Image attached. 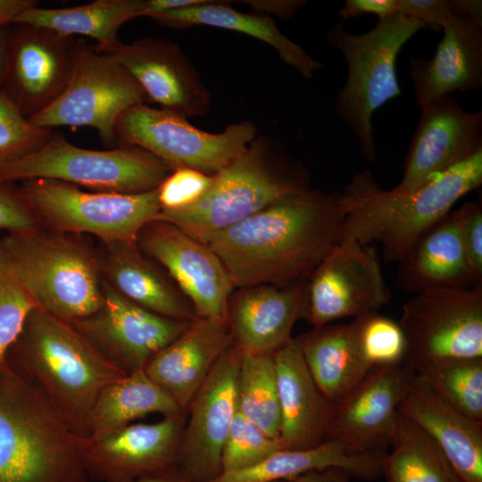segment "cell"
I'll return each mask as SVG.
<instances>
[{"label": "cell", "mask_w": 482, "mask_h": 482, "mask_svg": "<svg viewBox=\"0 0 482 482\" xmlns=\"http://www.w3.org/2000/svg\"><path fill=\"white\" fill-rule=\"evenodd\" d=\"M173 170L150 152L121 145L109 150L79 147L54 132L40 148L0 163V180H60L91 191L141 194L155 190Z\"/></svg>", "instance_id": "ba28073f"}, {"label": "cell", "mask_w": 482, "mask_h": 482, "mask_svg": "<svg viewBox=\"0 0 482 482\" xmlns=\"http://www.w3.org/2000/svg\"><path fill=\"white\" fill-rule=\"evenodd\" d=\"M397 12L421 21L426 28L440 30L452 14L448 0H395Z\"/></svg>", "instance_id": "ee69618b"}, {"label": "cell", "mask_w": 482, "mask_h": 482, "mask_svg": "<svg viewBox=\"0 0 482 482\" xmlns=\"http://www.w3.org/2000/svg\"><path fill=\"white\" fill-rule=\"evenodd\" d=\"M53 133L33 124L0 90V163L40 148Z\"/></svg>", "instance_id": "ab89813d"}, {"label": "cell", "mask_w": 482, "mask_h": 482, "mask_svg": "<svg viewBox=\"0 0 482 482\" xmlns=\"http://www.w3.org/2000/svg\"><path fill=\"white\" fill-rule=\"evenodd\" d=\"M341 193H290L199 241L220 258L234 288L306 279L343 239Z\"/></svg>", "instance_id": "6da1fadb"}, {"label": "cell", "mask_w": 482, "mask_h": 482, "mask_svg": "<svg viewBox=\"0 0 482 482\" xmlns=\"http://www.w3.org/2000/svg\"><path fill=\"white\" fill-rule=\"evenodd\" d=\"M10 368L33 383L71 432L89 436L100 393L128 373L71 323L36 307L8 352Z\"/></svg>", "instance_id": "7a4b0ae2"}, {"label": "cell", "mask_w": 482, "mask_h": 482, "mask_svg": "<svg viewBox=\"0 0 482 482\" xmlns=\"http://www.w3.org/2000/svg\"><path fill=\"white\" fill-rule=\"evenodd\" d=\"M75 435L45 395L0 371V482H86Z\"/></svg>", "instance_id": "8992f818"}, {"label": "cell", "mask_w": 482, "mask_h": 482, "mask_svg": "<svg viewBox=\"0 0 482 482\" xmlns=\"http://www.w3.org/2000/svg\"><path fill=\"white\" fill-rule=\"evenodd\" d=\"M37 5L36 0H0V28L12 24L22 12Z\"/></svg>", "instance_id": "f907efd6"}, {"label": "cell", "mask_w": 482, "mask_h": 482, "mask_svg": "<svg viewBox=\"0 0 482 482\" xmlns=\"http://www.w3.org/2000/svg\"><path fill=\"white\" fill-rule=\"evenodd\" d=\"M396 12L395 0H346L337 15L345 21L370 13L383 19Z\"/></svg>", "instance_id": "f6af8a7d"}, {"label": "cell", "mask_w": 482, "mask_h": 482, "mask_svg": "<svg viewBox=\"0 0 482 482\" xmlns=\"http://www.w3.org/2000/svg\"><path fill=\"white\" fill-rule=\"evenodd\" d=\"M182 412L145 370H137L110 384L100 393L91 412L87 437H102L151 413L167 417Z\"/></svg>", "instance_id": "d6a6232c"}, {"label": "cell", "mask_w": 482, "mask_h": 482, "mask_svg": "<svg viewBox=\"0 0 482 482\" xmlns=\"http://www.w3.org/2000/svg\"><path fill=\"white\" fill-rule=\"evenodd\" d=\"M280 406L279 438L284 449L314 447L326 439L337 403L319 388L296 338L274 353Z\"/></svg>", "instance_id": "d4e9b609"}, {"label": "cell", "mask_w": 482, "mask_h": 482, "mask_svg": "<svg viewBox=\"0 0 482 482\" xmlns=\"http://www.w3.org/2000/svg\"><path fill=\"white\" fill-rule=\"evenodd\" d=\"M405 378L403 363L371 368L337 403L326 439L363 451H387Z\"/></svg>", "instance_id": "7402d4cb"}, {"label": "cell", "mask_w": 482, "mask_h": 482, "mask_svg": "<svg viewBox=\"0 0 482 482\" xmlns=\"http://www.w3.org/2000/svg\"><path fill=\"white\" fill-rule=\"evenodd\" d=\"M232 345L227 320L195 317L151 359L145 371L185 411L217 361Z\"/></svg>", "instance_id": "cb8c5ba5"}, {"label": "cell", "mask_w": 482, "mask_h": 482, "mask_svg": "<svg viewBox=\"0 0 482 482\" xmlns=\"http://www.w3.org/2000/svg\"><path fill=\"white\" fill-rule=\"evenodd\" d=\"M144 4L145 0H96L66 8L37 5L22 12L13 23L42 27L70 37H89L97 42L96 49L104 53L119 41L121 25L139 17Z\"/></svg>", "instance_id": "1f68e13d"}, {"label": "cell", "mask_w": 482, "mask_h": 482, "mask_svg": "<svg viewBox=\"0 0 482 482\" xmlns=\"http://www.w3.org/2000/svg\"><path fill=\"white\" fill-rule=\"evenodd\" d=\"M441 29L443 37L433 57L411 58L409 62L420 109L453 92L482 87V24L451 15Z\"/></svg>", "instance_id": "484cf974"}, {"label": "cell", "mask_w": 482, "mask_h": 482, "mask_svg": "<svg viewBox=\"0 0 482 482\" xmlns=\"http://www.w3.org/2000/svg\"><path fill=\"white\" fill-rule=\"evenodd\" d=\"M351 476L339 469L312 470L295 478L278 482H350Z\"/></svg>", "instance_id": "7dc6e473"}, {"label": "cell", "mask_w": 482, "mask_h": 482, "mask_svg": "<svg viewBox=\"0 0 482 482\" xmlns=\"http://www.w3.org/2000/svg\"><path fill=\"white\" fill-rule=\"evenodd\" d=\"M104 53L113 56L133 77L148 103L186 118L209 111L211 94L177 44L145 37L129 44L119 40Z\"/></svg>", "instance_id": "ffe728a7"}, {"label": "cell", "mask_w": 482, "mask_h": 482, "mask_svg": "<svg viewBox=\"0 0 482 482\" xmlns=\"http://www.w3.org/2000/svg\"><path fill=\"white\" fill-rule=\"evenodd\" d=\"M237 410L266 435L279 438L280 406L273 353L242 352Z\"/></svg>", "instance_id": "e575fe53"}, {"label": "cell", "mask_w": 482, "mask_h": 482, "mask_svg": "<svg viewBox=\"0 0 482 482\" xmlns=\"http://www.w3.org/2000/svg\"><path fill=\"white\" fill-rule=\"evenodd\" d=\"M222 1L206 3L163 12L150 18L172 28L211 26L237 31L272 46L279 58L303 78L312 79L323 64L311 57L299 45L284 35L267 15L245 13Z\"/></svg>", "instance_id": "4dcf8cb0"}, {"label": "cell", "mask_w": 482, "mask_h": 482, "mask_svg": "<svg viewBox=\"0 0 482 482\" xmlns=\"http://www.w3.org/2000/svg\"><path fill=\"white\" fill-rule=\"evenodd\" d=\"M404 367L397 411L436 442L461 482H482V423L456 409L424 376Z\"/></svg>", "instance_id": "44dd1931"}, {"label": "cell", "mask_w": 482, "mask_h": 482, "mask_svg": "<svg viewBox=\"0 0 482 482\" xmlns=\"http://www.w3.org/2000/svg\"><path fill=\"white\" fill-rule=\"evenodd\" d=\"M7 44V29L6 27L0 28V90L3 87L5 54Z\"/></svg>", "instance_id": "f5cc1de1"}, {"label": "cell", "mask_w": 482, "mask_h": 482, "mask_svg": "<svg viewBox=\"0 0 482 482\" xmlns=\"http://www.w3.org/2000/svg\"><path fill=\"white\" fill-rule=\"evenodd\" d=\"M20 187L40 221L50 229L90 234L100 241H136L161 212L157 189L141 194L85 191L60 180L34 179Z\"/></svg>", "instance_id": "9c48e42d"}, {"label": "cell", "mask_w": 482, "mask_h": 482, "mask_svg": "<svg viewBox=\"0 0 482 482\" xmlns=\"http://www.w3.org/2000/svg\"><path fill=\"white\" fill-rule=\"evenodd\" d=\"M448 7L453 16L466 18L482 24L481 0H448Z\"/></svg>", "instance_id": "681fc988"}, {"label": "cell", "mask_w": 482, "mask_h": 482, "mask_svg": "<svg viewBox=\"0 0 482 482\" xmlns=\"http://www.w3.org/2000/svg\"><path fill=\"white\" fill-rule=\"evenodd\" d=\"M284 449L281 440L266 435L237 410L222 450V472L253 466Z\"/></svg>", "instance_id": "74e56055"}, {"label": "cell", "mask_w": 482, "mask_h": 482, "mask_svg": "<svg viewBox=\"0 0 482 482\" xmlns=\"http://www.w3.org/2000/svg\"><path fill=\"white\" fill-rule=\"evenodd\" d=\"M207 1L208 0H145V4L140 12L139 17H152L153 15L163 12L201 4Z\"/></svg>", "instance_id": "c3c4849f"}, {"label": "cell", "mask_w": 482, "mask_h": 482, "mask_svg": "<svg viewBox=\"0 0 482 482\" xmlns=\"http://www.w3.org/2000/svg\"><path fill=\"white\" fill-rule=\"evenodd\" d=\"M482 151V112L463 110L446 95L420 108L395 191L416 189L432 177Z\"/></svg>", "instance_id": "d6986e66"}, {"label": "cell", "mask_w": 482, "mask_h": 482, "mask_svg": "<svg viewBox=\"0 0 482 482\" xmlns=\"http://www.w3.org/2000/svg\"><path fill=\"white\" fill-rule=\"evenodd\" d=\"M412 370L461 412L482 423V358L446 361Z\"/></svg>", "instance_id": "d590c367"}, {"label": "cell", "mask_w": 482, "mask_h": 482, "mask_svg": "<svg viewBox=\"0 0 482 482\" xmlns=\"http://www.w3.org/2000/svg\"><path fill=\"white\" fill-rule=\"evenodd\" d=\"M253 9L263 10L280 19H288L303 8L307 2L302 0L245 1Z\"/></svg>", "instance_id": "bcb514c9"}, {"label": "cell", "mask_w": 482, "mask_h": 482, "mask_svg": "<svg viewBox=\"0 0 482 482\" xmlns=\"http://www.w3.org/2000/svg\"><path fill=\"white\" fill-rule=\"evenodd\" d=\"M148 103L133 77L109 54L75 40L68 85L47 108L29 119L54 127H91L107 144L115 142V125L129 108Z\"/></svg>", "instance_id": "30bf717a"}, {"label": "cell", "mask_w": 482, "mask_h": 482, "mask_svg": "<svg viewBox=\"0 0 482 482\" xmlns=\"http://www.w3.org/2000/svg\"><path fill=\"white\" fill-rule=\"evenodd\" d=\"M461 241L472 284L482 282V206L478 201L464 203L455 211Z\"/></svg>", "instance_id": "b9f144b4"}, {"label": "cell", "mask_w": 482, "mask_h": 482, "mask_svg": "<svg viewBox=\"0 0 482 482\" xmlns=\"http://www.w3.org/2000/svg\"><path fill=\"white\" fill-rule=\"evenodd\" d=\"M40 221L20 187L0 180V230L26 232L40 227Z\"/></svg>", "instance_id": "7bdbcfd3"}, {"label": "cell", "mask_w": 482, "mask_h": 482, "mask_svg": "<svg viewBox=\"0 0 482 482\" xmlns=\"http://www.w3.org/2000/svg\"><path fill=\"white\" fill-rule=\"evenodd\" d=\"M382 460L387 482H461L436 442L399 411Z\"/></svg>", "instance_id": "836d02e7"}, {"label": "cell", "mask_w": 482, "mask_h": 482, "mask_svg": "<svg viewBox=\"0 0 482 482\" xmlns=\"http://www.w3.org/2000/svg\"><path fill=\"white\" fill-rule=\"evenodd\" d=\"M426 26L401 13L378 19L363 34L350 33L343 21L326 32L329 46L337 49L347 65V79L334 102L335 112L357 138L362 156L377 161L373 136L374 112L402 96L395 72L403 46Z\"/></svg>", "instance_id": "52a82bcc"}, {"label": "cell", "mask_w": 482, "mask_h": 482, "mask_svg": "<svg viewBox=\"0 0 482 482\" xmlns=\"http://www.w3.org/2000/svg\"><path fill=\"white\" fill-rule=\"evenodd\" d=\"M136 242L142 253L166 270L196 317L227 320L234 287L223 263L205 244L158 219L141 229Z\"/></svg>", "instance_id": "9a60e30c"}, {"label": "cell", "mask_w": 482, "mask_h": 482, "mask_svg": "<svg viewBox=\"0 0 482 482\" xmlns=\"http://www.w3.org/2000/svg\"><path fill=\"white\" fill-rule=\"evenodd\" d=\"M403 364L411 370L453 360L482 358V287L434 288L403 306Z\"/></svg>", "instance_id": "7c38bea8"}, {"label": "cell", "mask_w": 482, "mask_h": 482, "mask_svg": "<svg viewBox=\"0 0 482 482\" xmlns=\"http://www.w3.org/2000/svg\"><path fill=\"white\" fill-rule=\"evenodd\" d=\"M242 352L233 345L220 357L188 408L174 471L185 482H209L222 473V450L237 411Z\"/></svg>", "instance_id": "5bb4252c"}, {"label": "cell", "mask_w": 482, "mask_h": 482, "mask_svg": "<svg viewBox=\"0 0 482 482\" xmlns=\"http://www.w3.org/2000/svg\"><path fill=\"white\" fill-rule=\"evenodd\" d=\"M213 176L191 169H176L157 188L161 211H175L198 201L211 187Z\"/></svg>", "instance_id": "60d3db41"}, {"label": "cell", "mask_w": 482, "mask_h": 482, "mask_svg": "<svg viewBox=\"0 0 482 482\" xmlns=\"http://www.w3.org/2000/svg\"><path fill=\"white\" fill-rule=\"evenodd\" d=\"M257 136L255 125L243 120L210 133L190 124L186 117L137 104L126 111L115 125V141L141 147L172 170L191 169L216 175L242 154Z\"/></svg>", "instance_id": "8fae6325"}, {"label": "cell", "mask_w": 482, "mask_h": 482, "mask_svg": "<svg viewBox=\"0 0 482 482\" xmlns=\"http://www.w3.org/2000/svg\"><path fill=\"white\" fill-rule=\"evenodd\" d=\"M102 288V306L71 324L128 374L145 370L190 323L162 317L134 303L104 279Z\"/></svg>", "instance_id": "e0dca14e"}, {"label": "cell", "mask_w": 482, "mask_h": 482, "mask_svg": "<svg viewBox=\"0 0 482 482\" xmlns=\"http://www.w3.org/2000/svg\"><path fill=\"white\" fill-rule=\"evenodd\" d=\"M7 29L3 91L30 119L66 88L72 68L73 37L13 23Z\"/></svg>", "instance_id": "2e32d148"}, {"label": "cell", "mask_w": 482, "mask_h": 482, "mask_svg": "<svg viewBox=\"0 0 482 482\" xmlns=\"http://www.w3.org/2000/svg\"><path fill=\"white\" fill-rule=\"evenodd\" d=\"M37 306L15 276L0 243V371L11 372L7 355Z\"/></svg>", "instance_id": "8d00e7d4"}, {"label": "cell", "mask_w": 482, "mask_h": 482, "mask_svg": "<svg viewBox=\"0 0 482 482\" xmlns=\"http://www.w3.org/2000/svg\"><path fill=\"white\" fill-rule=\"evenodd\" d=\"M306 279L239 288L232 294L227 320L234 345L241 352L274 353L288 343L295 323L304 318Z\"/></svg>", "instance_id": "603a6c76"}, {"label": "cell", "mask_w": 482, "mask_h": 482, "mask_svg": "<svg viewBox=\"0 0 482 482\" xmlns=\"http://www.w3.org/2000/svg\"><path fill=\"white\" fill-rule=\"evenodd\" d=\"M96 249L103 279L125 298L165 318L196 317L187 297L136 241L99 240Z\"/></svg>", "instance_id": "4316f807"}, {"label": "cell", "mask_w": 482, "mask_h": 482, "mask_svg": "<svg viewBox=\"0 0 482 482\" xmlns=\"http://www.w3.org/2000/svg\"><path fill=\"white\" fill-rule=\"evenodd\" d=\"M19 282L36 306L69 323L103 304V278L96 246L83 235L40 226L0 239Z\"/></svg>", "instance_id": "5b68a950"}, {"label": "cell", "mask_w": 482, "mask_h": 482, "mask_svg": "<svg viewBox=\"0 0 482 482\" xmlns=\"http://www.w3.org/2000/svg\"><path fill=\"white\" fill-rule=\"evenodd\" d=\"M386 452L359 450L337 439H325L308 449L279 450L253 466L222 472L209 482H278L326 469H339L370 481L382 476Z\"/></svg>", "instance_id": "83f0119b"}, {"label": "cell", "mask_w": 482, "mask_h": 482, "mask_svg": "<svg viewBox=\"0 0 482 482\" xmlns=\"http://www.w3.org/2000/svg\"><path fill=\"white\" fill-rule=\"evenodd\" d=\"M131 482H185L174 471L173 468L155 474L139 478Z\"/></svg>", "instance_id": "816d5d0a"}, {"label": "cell", "mask_w": 482, "mask_h": 482, "mask_svg": "<svg viewBox=\"0 0 482 482\" xmlns=\"http://www.w3.org/2000/svg\"><path fill=\"white\" fill-rule=\"evenodd\" d=\"M184 412L152 424H129L99 438L75 435L82 467L104 482H131L173 468Z\"/></svg>", "instance_id": "ac0fdd59"}, {"label": "cell", "mask_w": 482, "mask_h": 482, "mask_svg": "<svg viewBox=\"0 0 482 482\" xmlns=\"http://www.w3.org/2000/svg\"><path fill=\"white\" fill-rule=\"evenodd\" d=\"M308 170L279 141L256 136L246 149L213 176L209 190L195 203L161 211L170 222L197 240L228 229L281 197L309 187Z\"/></svg>", "instance_id": "277c9868"}, {"label": "cell", "mask_w": 482, "mask_h": 482, "mask_svg": "<svg viewBox=\"0 0 482 482\" xmlns=\"http://www.w3.org/2000/svg\"><path fill=\"white\" fill-rule=\"evenodd\" d=\"M320 391L338 403L370 370L359 341V318L345 324L314 327L295 337Z\"/></svg>", "instance_id": "f1b7e54d"}, {"label": "cell", "mask_w": 482, "mask_h": 482, "mask_svg": "<svg viewBox=\"0 0 482 482\" xmlns=\"http://www.w3.org/2000/svg\"><path fill=\"white\" fill-rule=\"evenodd\" d=\"M399 264L398 285L407 292L469 287L472 282L455 211L428 229Z\"/></svg>", "instance_id": "f546056e"}, {"label": "cell", "mask_w": 482, "mask_h": 482, "mask_svg": "<svg viewBox=\"0 0 482 482\" xmlns=\"http://www.w3.org/2000/svg\"><path fill=\"white\" fill-rule=\"evenodd\" d=\"M357 318L362 353L370 367L403 363L406 340L400 324L378 312Z\"/></svg>", "instance_id": "f35d334b"}, {"label": "cell", "mask_w": 482, "mask_h": 482, "mask_svg": "<svg viewBox=\"0 0 482 482\" xmlns=\"http://www.w3.org/2000/svg\"><path fill=\"white\" fill-rule=\"evenodd\" d=\"M482 183V151L414 190H384L370 170L354 174L341 193L343 239L380 244L385 260L402 262L417 240Z\"/></svg>", "instance_id": "3957f363"}, {"label": "cell", "mask_w": 482, "mask_h": 482, "mask_svg": "<svg viewBox=\"0 0 482 482\" xmlns=\"http://www.w3.org/2000/svg\"><path fill=\"white\" fill-rule=\"evenodd\" d=\"M391 293L375 251L342 239L307 278L304 318L313 327L378 312Z\"/></svg>", "instance_id": "4fadbf2b"}]
</instances>
